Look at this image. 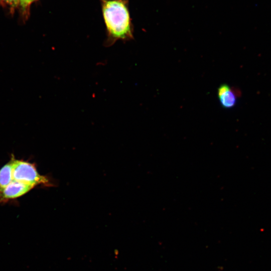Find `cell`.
Returning <instances> with one entry per match:
<instances>
[{
    "label": "cell",
    "mask_w": 271,
    "mask_h": 271,
    "mask_svg": "<svg viewBox=\"0 0 271 271\" xmlns=\"http://www.w3.org/2000/svg\"><path fill=\"white\" fill-rule=\"evenodd\" d=\"M13 162V180L35 187L38 185L53 186L50 179L40 175L35 166L29 162L11 158Z\"/></svg>",
    "instance_id": "2"
},
{
    "label": "cell",
    "mask_w": 271,
    "mask_h": 271,
    "mask_svg": "<svg viewBox=\"0 0 271 271\" xmlns=\"http://www.w3.org/2000/svg\"><path fill=\"white\" fill-rule=\"evenodd\" d=\"M13 181L12 159L0 169V189H3Z\"/></svg>",
    "instance_id": "5"
},
{
    "label": "cell",
    "mask_w": 271,
    "mask_h": 271,
    "mask_svg": "<svg viewBox=\"0 0 271 271\" xmlns=\"http://www.w3.org/2000/svg\"><path fill=\"white\" fill-rule=\"evenodd\" d=\"M33 188L32 186L13 180L6 187L0 189V203L20 197Z\"/></svg>",
    "instance_id": "3"
},
{
    "label": "cell",
    "mask_w": 271,
    "mask_h": 271,
    "mask_svg": "<svg viewBox=\"0 0 271 271\" xmlns=\"http://www.w3.org/2000/svg\"><path fill=\"white\" fill-rule=\"evenodd\" d=\"M25 0H20V5H19V8H20L22 6V5H23L24 2Z\"/></svg>",
    "instance_id": "8"
},
{
    "label": "cell",
    "mask_w": 271,
    "mask_h": 271,
    "mask_svg": "<svg viewBox=\"0 0 271 271\" xmlns=\"http://www.w3.org/2000/svg\"><path fill=\"white\" fill-rule=\"evenodd\" d=\"M37 0H25L23 5L21 7L20 9L23 13L22 15L24 17V20L27 19L28 18L30 8L31 6V4L37 1Z\"/></svg>",
    "instance_id": "7"
},
{
    "label": "cell",
    "mask_w": 271,
    "mask_h": 271,
    "mask_svg": "<svg viewBox=\"0 0 271 271\" xmlns=\"http://www.w3.org/2000/svg\"><path fill=\"white\" fill-rule=\"evenodd\" d=\"M240 93L227 84H222L218 88L217 95L220 105L225 109L233 107L236 104Z\"/></svg>",
    "instance_id": "4"
},
{
    "label": "cell",
    "mask_w": 271,
    "mask_h": 271,
    "mask_svg": "<svg viewBox=\"0 0 271 271\" xmlns=\"http://www.w3.org/2000/svg\"><path fill=\"white\" fill-rule=\"evenodd\" d=\"M0 4L8 7L12 12L19 7L20 0H0Z\"/></svg>",
    "instance_id": "6"
},
{
    "label": "cell",
    "mask_w": 271,
    "mask_h": 271,
    "mask_svg": "<svg viewBox=\"0 0 271 271\" xmlns=\"http://www.w3.org/2000/svg\"><path fill=\"white\" fill-rule=\"evenodd\" d=\"M105 24L106 38L104 46L110 47L118 41L133 39V26L128 8V0H99Z\"/></svg>",
    "instance_id": "1"
}]
</instances>
